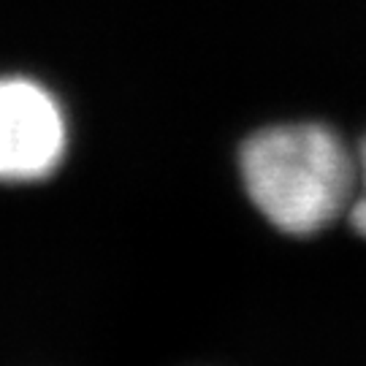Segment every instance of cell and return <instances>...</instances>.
Listing matches in <instances>:
<instances>
[{
  "label": "cell",
  "mask_w": 366,
  "mask_h": 366,
  "mask_svg": "<svg viewBox=\"0 0 366 366\" xmlns=\"http://www.w3.org/2000/svg\"><path fill=\"white\" fill-rule=\"evenodd\" d=\"M249 204L277 231L315 236L347 214L358 187V157L317 122L272 125L239 149Z\"/></svg>",
  "instance_id": "1"
},
{
  "label": "cell",
  "mask_w": 366,
  "mask_h": 366,
  "mask_svg": "<svg viewBox=\"0 0 366 366\" xmlns=\"http://www.w3.org/2000/svg\"><path fill=\"white\" fill-rule=\"evenodd\" d=\"M66 122L46 92L30 81H0V179H41L60 163Z\"/></svg>",
  "instance_id": "2"
},
{
  "label": "cell",
  "mask_w": 366,
  "mask_h": 366,
  "mask_svg": "<svg viewBox=\"0 0 366 366\" xmlns=\"http://www.w3.org/2000/svg\"><path fill=\"white\" fill-rule=\"evenodd\" d=\"M355 157H358V187H355V198L347 209V217L355 231L366 236V139Z\"/></svg>",
  "instance_id": "3"
}]
</instances>
